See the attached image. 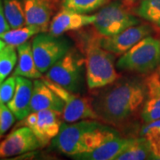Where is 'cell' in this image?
<instances>
[{
  "instance_id": "6da1fadb",
  "label": "cell",
  "mask_w": 160,
  "mask_h": 160,
  "mask_svg": "<svg viewBox=\"0 0 160 160\" xmlns=\"http://www.w3.org/2000/svg\"><path fill=\"white\" fill-rule=\"evenodd\" d=\"M91 98L99 121L116 129H128L142 112L146 98L145 81L138 78H120Z\"/></svg>"
},
{
  "instance_id": "7a4b0ae2",
  "label": "cell",
  "mask_w": 160,
  "mask_h": 160,
  "mask_svg": "<svg viewBox=\"0 0 160 160\" xmlns=\"http://www.w3.org/2000/svg\"><path fill=\"white\" fill-rule=\"evenodd\" d=\"M118 136L120 133L113 126L103 125L98 120H81L72 125L62 124L59 134L52 140V145L63 154L74 158Z\"/></svg>"
},
{
  "instance_id": "3957f363",
  "label": "cell",
  "mask_w": 160,
  "mask_h": 160,
  "mask_svg": "<svg viewBox=\"0 0 160 160\" xmlns=\"http://www.w3.org/2000/svg\"><path fill=\"white\" fill-rule=\"evenodd\" d=\"M78 36L79 50L86 55V83L91 90H96L109 86L119 79L121 75L118 73L114 66V53L103 49L100 46L101 35Z\"/></svg>"
},
{
  "instance_id": "277c9868",
  "label": "cell",
  "mask_w": 160,
  "mask_h": 160,
  "mask_svg": "<svg viewBox=\"0 0 160 160\" xmlns=\"http://www.w3.org/2000/svg\"><path fill=\"white\" fill-rule=\"evenodd\" d=\"M159 63L160 39L148 36L121 55L117 68L138 74H148L154 71Z\"/></svg>"
},
{
  "instance_id": "5b68a950",
  "label": "cell",
  "mask_w": 160,
  "mask_h": 160,
  "mask_svg": "<svg viewBox=\"0 0 160 160\" xmlns=\"http://www.w3.org/2000/svg\"><path fill=\"white\" fill-rule=\"evenodd\" d=\"M133 9L124 0L107 4L94 14V29L102 37H112L138 25L140 19L133 15Z\"/></svg>"
},
{
  "instance_id": "8992f818",
  "label": "cell",
  "mask_w": 160,
  "mask_h": 160,
  "mask_svg": "<svg viewBox=\"0 0 160 160\" xmlns=\"http://www.w3.org/2000/svg\"><path fill=\"white\" fill-rule=\"evenodd\" d=\"M78 51L71 47L62 58L48 69L46 78L62 86L71 92L79 93L83 88V70L86 59Z\"/></svg>"
},
{
  "instance_id": "52a82bcc",
  "label": "cell",
  "mask_w": 160,
  "mask_h": 160,
  "mask_svg": "<svg viewBox=\"0 0 160 160\" xmlns=\"http://www.w3.org/2000/svg\"><path fill=\"white\" fill-rule=\"evenodd\" d=\"M35 62L44 74L54 63L62 58L71 49L69 40L61 36H53L49 32H40L31 42Z\"/></svg>"
},
{
  "instance_id": "ba28073f",
  "label": "cell",
  "mask_w": 160,
  "mask_h": 160,
  "mask_svg": "<svg viewBox=\"0 0 160 160\" xmlns=\"http://www.w3.org/2000/svg\"><path fill=\"white\" fill-rule=\"evenodd\" d=\"M43 80L59 97L64 101L65 106L62 113V118L66 123H75L86 119L98 120L97 115L92 105L91 97L80 96L78 93L68 91L62 86L47 78Z\"/></svg>"
},
{
  "instance_id": "9c48e42d",
  "label": "cell",
  "mask_w": 160,
  "mask_h": 160,
  "mask_svg": "<svg viewBox=\"0 0 160 160\" xmlns=\"http://www.w3.org/2000/svg\"><path fill=\"white\" fill-rule=\"evenodd\" d=\"M151 33L152 27L148 24L135 25L112 37H101L100 46L116 55H122Z\"/></svg>"
},
{
  "instance_id": "30bf717a",
  "label": "cell",
  "mask_w": 160,
  "mask_h": 160,
  "mask_svg": "<svg viewBox=\"0 0 160 160\" xmlns=\"http://www.w3.org/2000/svg\"><path fill=\"white\" fill-rule=\"evenodd\" d=\"M42 148L34 132L28 126H21L0 142V158L23 154Z\"/></svg>"
},
{
  "instance_id": "8fae6325",
  "label": "cell",
  "mask_w": 160,
  "mask_h": 160,
  "mask_svg": "<svg viewBox=\"0 0 160 160\" xmlns=\"http://www.w3.org/2000/svg\"><path fill=\"white\" fill-rule=\"evenodd\" d=\"M26 25H35L47 32L52 19L61 6V0H23Z\"/></svg>"
},
{
  "instance_id": "7c38bea8",
  "label": "cell",
  "mask_w": 160,
  "mask_h": 160,
  "mask_svg": "<svg viewBox=\"0 0 160 160\" xmlns=\"http://www.w3.org/2000/svg\"><path fill=\"white\" fill-rule=\"evenodd\" d=\"M95 21V15H86L62 8V10L52 17L48 32L53 36H62L66 32L78 30L89 26Z\"/></svg>"
},
{
  "instance_id": "4fadbf2b",
  "label": "cell",
  "mask_w": 160,
  "mask_h": 160,
  "mask_svg": "<svg viewBox=\"0 0 160 160\" xmlns=\"http://www.w3.org/2000/svg\"><path fill=\"white\" fill-rule=\"evenodd\" d=\"M64 106V101L46 85L44 80L36 79L33 82V92L30 101L31 112L51 109L62 114Z\"/></svg>"
},
{
  "instance_id": "5bb4252c",
  "label": "cell",
  "mask_w": 160,
  "mask_h": 160,
  "mask_svg": "<svg viewBox=\"0 0 160 160\" xmlns=\"http://www.w3.org/2000/svg\"><path fill=\"white\" fill-rule=\"evenodd\" d=\"M37 112L38 120L31 130L34 132L43 148L59 134L62 125L61 119L62 114L51 109H44Z\"/></svg>"
},
{
  "instance_id": "9a60e30c",
  "label": "cell",
  "mask_w": 160,
  "mask_h": 160,
  "mask_svg": "<svg viewBox=\"0 0 160 160\" xmlns=\"http://www.w3.org/2000/svg\"><path fill=\"white\" fill-rule=\"evenodd\" d=\"M146 98L141 112L145 123L160 118V76L157 71L149 74L145 79Z\"/></svg>"
},
{
  "instance_id": "2e32d148",
  "label": "cell",
  "mask_w": 160,
  "mask_h": 160,
  "mask_svg": "<svg viewBox=\"0 0 160 160\" xmlns=\"http://www.w3.org/2000/svg\"><path fill=\"white\" fill-rule=\"evenodd\" d=\"M33 92V82L29 78L16 76V89L12 100L6 105L18 120L23 119L31 112L30 101Z\"/></svg>"
},
{
  "instance_id": "e0dca14e",
  "label": "cell",
  "mask_w": 160,
  "mask_h": 160,
  "mask_svg": "<svg viewBox=\"0 0 160 160\" xmlns=\"http://www.w3.org/2000/svg\"><path fill=\"white\" fill-rule=\"evenodd\" d=\"M131 141L132 138H123L121 136H118L104 142L92 151L76 156L74 158L85 160L116 159V158L125 149Z\"/></svg>"
},
{
  "instance_id": "ac0fdd59",
  "label": "cell",
  "mask_w": 160,
  "mask_h": 160,
  "mask_svg": "<svg viewBox=\"0 0 160 160\" xmlns=\"http://www.w3.org/2000/svg\"><path fill=\"white\" fill-rule=\"evenodd\" d=\"M18 63L13 74L27 78L38 79L43 78V74L38 69L35 62L32 44L31 42H25L17 46Z\"/></svg>"
},
{
  "instance_id": "d6986e66",
  "label": "cell",
  "mask_w": 160,
  "mask_h": 160,
  "mask_svg": "<svg viewBox=\"0 0 160 160\" xmlns=\"http://www.w3.org/2000/svg\"><path fill=\"white\" fill-rule=\"evenodd\" d=\"M153 158L146 138H132L130 143L116 160H143Z\"/></svg>"
},
{
  "instance_id": "ffe728a7",
  "label": "cell",
  "mask_w": 160,
  "mask_h": 160,
  "mask_svg": "<svg viewBox=\"0 0 160 160\" xmlns=\"http://www.w3.org/2000/svg\"><path fill=\"white\" fill-rule=\"evenodd\" d=\"M4 11L11 29H18L26 25L23 0H3Z\"/></svg>"
},
{
  "instance_id": "44dd1931",
  "label": "cell",
  "mask_w": 160,
  "mask_h": 160,
  "mask_svg": "<svg viewBox=\"0 0 160 160\" xmlns=\"http://www.w3.org/2000/svg\"><path fill=\"white\" fill-rule=\"evenodd\" d=\"M41 29L35 25H24L18 29H12L0 36V38L4 40L7 45L18 46L27 42L35 35L38 34Z\"/></svg>"
},
{
  "instance_id": "7402d4cb",
  "label": "cell",
  "mask_w": 160,
  "mask_h": 160,
  "mask_svg": "<svg viewBox=\"0 0 160 160\" xmlns=\"http://www.w3.org/2000/svg\"><path fill=\"white\" fill-rule=\"evenodd\" d=\"M133 13L160 28V0H142Z\"/></svg>"
},
{
  "instance_id": "603a6c76",
  "label": "cell",
  "mask_w": 160,
  "mask_h": 160,
  "mask_svg": "<svg viewBox=\"0 0 160 160\" xmlns=\"http://www.w3.org/2000/svg\"><path fill=\"white\" fill-rule=\"evenodd\" d=\"M110 0H61V7L78 13H89L109 4Z\"/></svg>"
},
{
  "instance_id": "cb8c5ba5",
  "label": "cell",
  "mask_w": 160,
  "mask_h": 160,
  "mask_svg": "<svg viewBox=\"0 0 160 160\" xmlns=\"http://www.w3.org/2000/svg\"><path fill=\"white\" fill-rule=\"evenodd\" d=\"M17 49L15 46L6 45L0 52V84L7 78L17 62Z\"/></svg>"
},
{
  "instance_id": "d4e9b609",
  "label": "cell",
  "mask_w": 160,
  "mask_h": 160,
  "mask_svg": "<svg viewBox=\"0 0 160 160\" xmlns=\"http://www.w3.org/2000/svg\"><path fill=\"white\" fill-rule=\"evenodd\" d=\"M15 122V116L6 103L0 102V139Z\"/></svg>"
},
{
  "instance_id": "484cf974",
  "label": "cell",
  "mask_w": 160,
  "mask_h": 160,
  "mask_svg": "<svg viewBox=\"0 0 160 160\" xmlns=\"http://www.w3.org/2000/svg\"><path fill=\"white\" fill-rule=\"evenodd\" d=\"M16 89V76L13 74L7 78L0 84V102H9L14 94Z\"/></svg>"
},
{
  "instance_id": "4316f807",
  "label": "cell",
  "mask_w": 160,
  "mask_h": 160,
  "mask_svg": "<svg viewBox=\"0 0 160 160\" xmlns=\"http://www.w3.org/2000/svg\"><path fill=\"white\" fill-rule=\"evenodd\" d=\"M10 29H11V27L6 20V15H5L3 0H0V36L7 32Z\"/></svg>"
},
{
  "instance_id": "83f0119b",
  "label": "cell",
  "mask_w": 160,
  "mask_h": 160,
  "mask_svg": "<svg viewBox=\"0 0 160 160\" xmlns=\"http://www.w3.org/2000/svg\"><path fill=\"white\" fill-rule=\"evenodd\" d=\"M143 128L160 130V118L159 119L155 120V121H152V122H150V123H147V125L143 126Z\"/></svg>"
},
{
  "instance_id": "f1b7e54d",
  "label": "cell",
  "mask_w": 160,
  "mask_h": 160,
  "mask_svg": "<svg viewBox=\"0 0 160 160\" xmlns=\"http://www.w3.org/2000/svg\"><path fill=\"white\" fill-rule=\"evenodd\" d=\"M6 45H7V44H6V42L2 39V38H0V52L2 51V50L6 47Z\"/></svg>"
},
{
  "instance_id": "f546056e",
  "label": "cell",
  "mask_w": 160,
  "mask_h": 160,
  "mask_svg": "<svg viewBox=\"0 0 160 160\" xmlns=\"http://www.w3.org/2000/svg\"><path fill=\"white\" fill-rule=\"evenodd\" d=\"M126 2H128V3H131L132 5H134V6H136V0H125Z\"/></svg>"
},
{
  "instance_id": "4dcf8cb0",
  "label": "cell",
  "mask_w": 160,
  "mask_h": 160,
  "mask_svg": "<svg viewBox=\"0 0 160 160\" xmlns=\"http://www.w3.org/2000/svg\"><path fill=\"white\" fill-rule=\"evenodd\" d=\"M158 74H159L160 76V63L159 65H158Z\"/></svg>"
}]
</instances>
